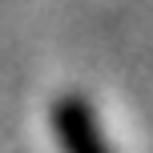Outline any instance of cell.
Instances as JSON below:
<instances>
[{
	"instance_id": "obj_1",
	"label": "cell",
	"mask_w": 153,
	"mask_h": 153,
	"mask_svg": "<svg viewBox=\"0 0 153 153\" xmlns=\"http://www.w3.org/2000/svg\"><path fill=\"white\" fill-rule=\"evenodd\" d=\"M53 133H56V145L61 153H113L97 125V113L85 97H61L53 105Z\"/></svg>"
}]
</instances>
